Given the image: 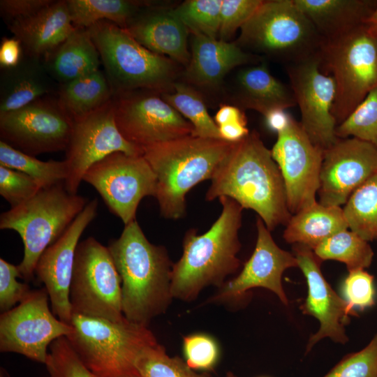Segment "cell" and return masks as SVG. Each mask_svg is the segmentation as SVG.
I'll list each match as a JSON object with an SVG mask.
<instances>
[{
	"instance_id": "6da1fadb",
	"label": "cell",
	"mask_w": 377,
	"mask_h": 377,
	"mask_svg": "<svg viewBox=\"0 0 377 377\" xmlns=\"http://www.w3.org/2000/svg\"><path fill=\"white\" fill-rule=\"evenodd\" d=\"M211 182L206 200L229 197L255 211L269 231L286 226L292 216L279 168L255 131L233 142Z\"/></svg>"
},
{
	"instance_id": "7a4b0ae2",
	"label": "cell",
	"mask_w": 377,
	"mask_h": 377,
	"mask_svg": "<svg viewBox=\"0 0 377 377\" xmlns=\"http://www.w3.org/2000/svg\"><path fill=\"white\" fill-rule=\"evenodd\" d=\"M108 248L121 281L122 311L129 321L147 326L165 313L171 294V263L163 246L151 244L136 220L125 225Z\"/></svg>"
},
{
	"instance_id": "3957f363",
	"label": "cell",
	"mask_w": 377,
	"mask_h": 377,
	"mask_svg": "<svg viewBox=\"0 0 377 377\" xmlns=\"http://www.w3.org/2000/svg\"><path fill=\"white\" fill-rule=\"evenodd\" d=\"M219 199L222 212L211 228L201 235L192 228L184 237L183 253L171 271L173 298L194 300L205 287L220 288L240 267L237 254L241 248L238 235L243 208L229 197Z\"/></svg>"
},
{
	"instance_id": "277c9868",
	"label": "cell",
	"mask_w": 377,
	"mask_h": 377,
	"mask_svg": "<svg viewBox=\"0 0 377 377\" xmlns=\"http://www.w3.org/2000/svg\"><path fill=\"white\" fill-rule=\"evenodd\" d=\"M233 142L193 135L142 147V156L156 177L161 215L179 219L185 215L186 195L198 183L211 179Z\"/></svg>"
},
{
	"instance_id": "5b68a950",
	"label": "cell",
	"mask_w": 377,
	"mask_h": 377,
	"mask_svg": "<svg viewBox=\"0 0 377 377\" xmlns=\"http://www.w3.org/2000/svg\"><path fill=\"white\" fill-rule=\"evenodd\" d=\"M66 337L84 365L97 377L140 375L135 363L147 346L158 343L147 326L73 313Z\"/></svg>"
},
{
	"instance_id": "8992f818",
	"label": "cell",
	"mask_w": 377,
	"mask_h": 377,
	"mask_svg": "<svg viewBox=\"0 0 377 377\" xmlns=\"http://www.w3.org/2000/svg\"><path fill=\"white\" fill-rule=\"evenodd\" d=\"M88 30L100 55L112 96L136 90L169 91L175 61L139 43L124 28L100 21Z\"/></svg>"
},
{
	"instance_id": "52a82bcc",
	"label": "cell",
	"mask_w": 377,
	"mask_h": 377,
	"mask_svg": "<svg viewBox=\"0 0 377 377\" xmlns=\"http://www.w3.org/2000/svg\"><path fill=\"white\" fill-rule=\"evenodd\" d=\"M87 200L70 193L64 183L42 188L21 205L0 216V229L12 230L20 236L24 256L17 265L22 279H34L41 254L54 244L82 212Z\"/></svg>"
},
{
	"instance_id": "ba28073f",
	"label": "cell",
	"mask_w": 377,
	"mask_h": 377,
	"mask_svg": "<svg viewBox=\"0 0 377 377\" xmlns=\"http://www.w3.org/2000/svg\"><path fill=\"white\" fill-rule=\"evenodd\" d=\"M240 29V45L286 66L318 54L325 41L294 0L263 1Z\"/></svg>"
},
{
	"instance_id": "9c48e42d",
	"label": "cell",
	"mask_w": 377,
	"mask_h": 377,
	"mask_svg": "<svg viewBox=\"0 0 377 377\" xmlns=\"http://www.w3.org/2000/svg\"><path fill=\"white\" fill-rule=\"evenodd\" d=\"M320 54L335 81L332 114L339 125L377 87V27L364 23L325 40Z\"/></svg>"
},
{
	"instance_id": "30bf717a",
	"label": "cell",
	"mask_w": 377,
	"mask_h": 377,
	"mask_svg": "<svg viewBox=\"0 0 377 377\" xmlns=\"http://www.w3.org/2000/svg\"><path fill=\"white\" fill-rule=\"evenodd\" d=\"M69 299L73 313L120 321L121 281L108 246L93 237L76 249Z\"/></svg>"
},
{
	"instance_id": "8fae6325",
	"label": "cell",
	"mask_w": 377,
	"mask_h": 377,
	"mask_svg": "<svg viewBox=\"0 0 377 377\" xmlns=\"http://www.w3.org/2000/svg\"><path fill=\"white\" fill-rule=\"evenodd\" d=\"M45 288L31 290L17 306L0 316V351L15 353L45 364L50 344L67 337L70 324L58 318L49 306Z\"/></svg>"
},
{
	"instance_id": "7c38bea8",
	"label": "cell",
	"mask_w": 377,
	"mask_h": 377,
	"mask_svg": "<svg viewBox=\"0 0 377 377\" xmlns=\"http://www.w3.org/2000/svg\"><path fill=\"white\" fill-rule=\"evenodd\" d=\"M83 181L100 194L110 211L126 225L136 220L141 200L155 196L156 177L142 155L112 153L91 165Z\"/></svg>"
},
{
	"instance_id": "4fadbf2b",
	"label": "cell",
	"mask_w": 377,
	"mask_h": 377,
	"mask_svg": "<svg viewBox=\"0 0 377 377\" xmlns=\"http://www.w3.org/2000/svg\"><path fill=\"white\" fill-rule=\"evenodd\" d=\"M114 152L142 155V149L120 133L111 98L98 109L73 121L64 159L68 167V177L64 183L66 189L77 194L89 168Z\"/></svg>"
},
{
	"instance_id": "5bb4252c",
	"label": "cell",
	"mask_w": 377,
	"mask_h": 377,
	"mask_svg": "<svg viewBox=\"0 0 377 377\" xmlns=\"http://www.w3.org/2000/svg\"><path fill=\"white\" fill-rule=\"evenodd\" d=\"M117 126L140 148L192 135L193 127L162 97L131 91L112 96Z\"/></svg>"
},
{
	"instance_id": "9a60e30c",
	"label": "cell",
	"mask_w": 377,
	"mask_h": 377,
	"mask_svg": "<svg viewBox=\"0 0 377 377\" xmlns=\"http://www.w3.org/2000/svg\"><path fill=\"white\" fill-rule=\"evenodd\" d=\"M320 52L286 68L301 112L300 124L311 142L325 151L339 138L332 114L336 84L332 75L322 71Z\"/></svg>"
},
{
	"instance_id": "2e32d148",
	"label": "cell",
	"mask_w": 377,
	"mask_h": 377,
	"mask_svg": "<svg viewBox=\"0 0 377 377\" xmlns=\"http://www.w3.org/2000/svg\"><path fill=\"white\" fill-rule=\"evenodd\" d=\"M73 120L58 101L39 98L0 114L1 140L30 156L66 150Z\"/></svg>"
},
{
	"instance_id": "e0dca14e",
	"label": "cell",
	"mask_w": 377,
	"mask_h": 377,
	"mask_svg": "<svg viewBox=\"0 0 377 377\" xmlns=\"http://www.w3.org/2000/svg\"><path fill=\"white\" fill-rule=\"evenodd\" d=\"M271 152L284 182L290 214L316 202L323 150L311 142L300 123L292 117L277 134Z\"/></svg>"
},
{
	"instance_id": "ac0fdd59",
	"label": "cell",
	"mask_w": 377,
	"mask_h": 377,
	"mask_svg": "<svg viewBox=\"0 0 377 377\" xmlns=\"http://www.w3.org/2000/svg\"><path fill=\"white\" fill-rule=\"evenodd\" d=\"M377 172V147L355 138H339L323 151L319 202L345 205L351 194Z\"/></svg>"
},
{
	"instance_id": "d6986e66",
	"label": "cell",
	"mask_w": 377,
	"mask_h": 377,
	"mask_svg": "<svg viewBox=\"0 0 377 377\" xmlns=\"http://www.w3.org/2000/svg\"><path fill=\"white\" fill-rule=\"evenodd\" d=\"M293 249L308 286L307 297L300 308L304 314L315 317L320 324L319 330L309 338L306 353L325 337L346 343L348 338L344 326L350 316H357V311L325 280L320 269L322 260L312 249L300 244H293Z\"/></svg>"
},
{
	"instance_id": "ffe728a7",
	"label": "cell",
	"mask_w": 377,
	"mask_h": 377,
	"mask_svg": "<svg viewBox=\"0 0 377 377\" xmlns=\"http://www.w3.org/2000/svg\"><path fill=\"white\" fill-rule=\"evenodd\" d=\"M256 227L257 241L250 258L240 273L219 288L209 302L232 303L243 298L248 290L261 287L274 293L283 304L288 305L281 277L287 269L298 267L297 260L294 254L276 245L260 217L257 219Z\"/></svg>"
},
{
	"instance_id": "44dd1931",
	"label": "cell",
	"mask_w": 377,
	"mask_h": 377,
	"mask_svg": "<svg viewBox=\"0 0 377 377\" xmlns=\"http://www.w3.org/2000/svg\"><path fill=\"white\" fill-rule=\"evenodd\" d=\"M96 198L88 202L62 235L41 254L34 274L44 284L53 313L69 324L73 315L69 299L70 286L80 238L97 214Z\"/></svg>"
},
{
	"instance_id": "7402d4cb",
	"label": "cell",
	"mask_w": 377,
	"mask_h": 377,
	"mask_svg": "<svg viewBox=\"0 0 377 377\" xmlns=\"http://www.w3.org/2000/svg\"><path fill=\"white\" fill-rule=\"evenodd\" d=\"M8 27L31 58H46L73 32L66 1H53L36 14L10 22Z\"/></svg>"
},
{
	"instance_id": "603a6c76",
	"label": "cell",
	"mask_w": 377,
	"mask_h": 377,
	"mask_svg": "<svg viewBox=\"0 0 377 377\" xmlns=\"http://www.w3.org/2000/svg\"><path fill=\"white\" fill-rule=\"evenodd\" d=\"M126 29L148 50L188 66L191 59L188 29L170 10L135 15Z\"/></svg>"
},
{
	"instance_id": "cb8c5ba5",
	"label": "cell",
	"mask_w": 377,
	"mask_h": 377,
	"mask_svg": "<svg viewBox=\"0 0 377 377\" xmlns=\"http://www.w3.org/2000/svg\"><path fill=\"white\" fill-rule=\"evenodd\" d=\"M254 59L237 43L194 35L186 76L198 85L214 87L230 71Z\"/></svg>"
},
{
	"instance_id": "d4e9b609",
	"label": "cell",
	"mask_w": 377,
	"mask_h": 377,
	"mask_svg": "<svg viewBox=\"0 0 377 377\" xmlns=\"http://www.w3.org/2000/svg\"><path fill=\"white\" fill-rule=\"evenodd\" d=\"M324 40L348 34L366 20L374 11V0H294Z\"/></svg>"
},
{
	"instance_id": "484cf974",
	"label": "cell",
	"mask_w": 377,
	"mask_h": 377,
	"mask_svg": "<svg viewBox=\"0 0 377 377\" xmlns=\"http://www.w3.org/2000/svg\"><path fill=\"white\" fill-rule=\"evenodd\" d=\"M237 82L240 104L263 116L270 110L297 105L290 87L275 78L265 62L242 69Z\"/></svg>"
},
{
	"instance_id": "4316f807",
	"label": "cell",
	"mask_w": 377,
	"mask_h": 377,
	"mask_svg": "<svg viewBox=\"0 0 377 377\" xmlns=\"http://www.w3.org/2000/svg\"><path fill=\"white\" fill-rule=\"evenodd\" d=\"M45 59L46 69L61 84L100 70L101 63L88 29L79 27Z\"/></svg>"
},
{
	"instance_id": "83f0119b",
	"label": "cell",
	"mask_w": 377,
	"mask_h": 377,
	"mask_svg": "<svg viewBox=\"0 0 377 377\" xmlns=\"http://www.w3.org/2000/svg\"><path fill=\"white\" fill-rule=\"evenodd\" d=\"M286 226L283 238L287 242L303 244L313 251L328 237L348 228L341 207L318 202L292 215Z\"/></svg>"
},
{
	"instance_id": "f1b7e54d",
	"label": "cell",
	"mask_w": 377,
	"mask_h": 377,
	"mask_svg": "<svg viewBox=\"0 0 377 377\" xmlns=\"http://www.w3.org/2000/svg\"><path fill=\"white\" fill-rule=\"evenodd\" d=\"M38 59L6 69L1 80L0 114L15 111L41 98L52 89Z\"/></svg>"
},
{
	"instance_id": "f546056e",
	"label": "cell",
	"mask_w": 377,
	"mask_h": 377,
	"mask_svg": "<svg viewBox=\"0 0 377 377\" xmlns=\"http://www.w3.org/2000/svg\"><path fill=\"white\" fill-rule=\"evenodd\" d=\"M112 97L105 75L98 70L61 84L57 101L74 121L102 107Z\"/></svg>"
},
{
	"instance_id": "4dcf8cb0",
	"label": "cell",
	"mask_w": 377,
	"mask_h": 377,
	"mask_svg": "<svg viewBox=\"0 0 377 377\" xmlns=\"http://www.w3.org/2000/svg\"><path fill=\"white\" fill-rule=\"evenodd\" d=\"M66 3L73 25L85 29L103 20L126 29L139 8V3L125 0H67Z\"/></svg>"
},
{
	"instance_id": "1f68e13d",
	"label": "cell",
	"mask_w": 377,
	"mask_h": 377,
	"mask_svg": "<svg viewBox=\"0 0 377 377\" xmlns=\"http://www.w3.org/2000/svg\"><path fill=\"white\" fill-rule=\"evenodd\" d=\"M348 228L363 239H377V172L359 186L343 208Z\"/></svg>"
},
{
	"instance_id": "d6a6232c",
	"label": "cell",
	"mask_w": 377,
	"mask_h": 377,
	"mask_svg": "<svg viewBox=\"0 0 377 377\" xmlns=\"http://www.w3.org/2000/svg\"><path fill=\"white\" fill-rule=\"evenodd\" d=\"M368 242L346 229L324 240L313 251L322 261L334 260L344 263L348 272L364 269L371 265L374 254Z\"/></svg>"
},
{
	"instance_id": "836d02e7",
	"label": "cell",
	"mask_w": 377,
	"mask_h": 377,
	"mask_svg": "<svg viewBox=\"0 0 377 377\" xmlns=\"http://www.w3.org/2000/svg\"><path fill=\"white\" fill-rule=\"evenodd\" d=\"M0 165L20 171L34 179L42 188L64 183L68 177L65 160L43 161L0 141Z\"/></svg>"
},
{
	"instance_id": "e575fe53",
	"label": "cell",
	"mask_w": 377,
	"mask_h": 377,
	"mask_svg": "<svg viewBox=\"0 0 377 377\" xmlns=\"http://www.w3.org/2000/svg\"><path fill=\"white\" fill-rule=\"evenodd\" d=\"M162 98L192 124L194 136L221 139L219 126L209 114L199 94L184 83H174Z\"/></svg>"
},
{
	"instance_id": "d590c367",
	"label": "cell",
	"mask_w": 377,
	"mask_h": 377,
	"mask_svg": "<svg viewBox=\"0 0 377 377\" xmlns=\"http://www.w3.org/2000/svg\"><path fill=\"white\" fill-rule=\"evenodd\" d=\"M223 0H188L170 10L193 35L216 38Z\"/></svg>"
},
{
	"instance_id": "8d00e7d4",
	"label": "cell",
	"mask_w": 377,
	"mask_h": 377,
	"mask_svg": "<svg viewBox=\"0 0 377 377\" xmlns=\"http://www.w3.org/2000/svg\"><path fill=\"white\" fill-rule=\"evenodd\" d=\"M135 365L142 377H209L207 374L194 371L179 357L169 356L158 343L145 348Z\"/></svg>"
},
{
	"instance_id": "74e56055",
	"label": "cell",
	"mask_w": 377,
	"mask_h": 377,
	"mask_svg": "<svg viewBox=\"0 0 377 377\" xmlns=\"http://www.w3.org/2000/svg\"><path fill=\"white\" fill-rule=\"evenodd\" d=\"M338 138H355L377 147V87L336 128Z\"/></svg>"
},
{
	"instance_id": "f35d334b",
	"label": "cell",
	"mask_w": 377,
	"mask_h": 377,
	"mask_svg": "<svg viewBox=\"0 0 377 377\" xmlns=\"http://www.w3.org/2000/svg\"><path fill=\"white\" fill-rule=\"evenodd\" d=\"M45 364L49 377H97L84 365L66 337L50 344Z\"/></svg>"
},
{
	"instance_id": "ab89813d",
	"label": "cell",
	"mask_w": 377,
	"mask_h": 377,
	"mask_svg": "<svg viewBox=\"0 0 377 377\" xmlns=\"http://www.w3.org/2000/svg\"><path fill=\"white\" fill-rule=\"evenodd\" d=\"M324 377H377V333L365 348L344 356Z\"/></svg>"
},
{
	"instance_id": "60d3db41",
	"label": "cell",
	"mask_w": 377,
	"mask_h": 377,
	"mask_svg": "<svg viewBox=\"0 0 377 377\" xmlns=\"http://www.w3.org/2000/svg\"><path fill=\"white\" fill-rule=\"evenodd\" d=\"M41 189L40 184L29 175L0 165V195L11 207L29 200Z\"/></svg>"
},
{
	"instance_id": "b9f144b4",
	"label": "cell",
	"mask_w": 377,
	"mask_h": 377,
	"mask_svg": "<svg viewBox=\"0 0 377 377\" xmlns=\"http://www.w3.org/2000/svg\"><path fill=\"white\" fill-rule=\"evenodd\" d=\"M342 283L344 300L355 310L364 311L375 304L374 277L364 269L348 272Z\"/></svg>"
},
{
	"instance_id": "7bdbcfd3",
	"label": "cell",
	"mask_w": 377,
	"mask_h": 377,
	"mask_svg": "<svg viewBox=\"0 0 377 377\" xmlns=\"http://www.w3.org/2000/svg\"><path fill=\"white\" fill-rule=\"evenodd\" d=\"M183 350L186 362L192 369H212L219 355L216 341L205 334H193L184 337Z\"/></svg>"
},
{
	"instance_id": "ee69618b",
	"label": "cell",
	"mask_w": 377,
	"mask_h": 377,
	"mask_svg": "<svg viewBox=\"0 0 377 377\" xmlns=\"http://www.w3.org/2000/svg\"><path fill=\"white\" fill-rule=\"evenodd\" d=\"M262 0H223L219 35L227 41L251 17Z\"/></svg>"
},
{
	"instance_id": "f6af8a7d",
	"label": "cell",
	"mask_w": 377,
	"mask_h": 377,
	"mask_svg": "<svg viewBox=\"0 0 377 377\" xmlns=\"http://www.w3.org/2000/svg\"><path fill=\"white\" fill-rule=\"evenodd\" d=\"M21 277L17 265L0 258V311L6 312L20 303L31 290L27 283L17 280Z\"/></svg>"
},
{
	"instance_id": "bcb514c9",
	"label": "cell",
	"mask_w": 377,
	"mask_h": 377,
	"mask_svg": "<svg viewBox=\"0 0 377 377\" xmlns=\"http://www.w3.org/2000/svg\"><path fill=\"white\" fill-rule=\"evenodd\" d=\"M52 0H1V13L10 22L30 17L45 6Z\"/></svg>"
},
{
	"instance_id": "7dc6e473",
	"label": "cell",
	"mask_w": 377,
	"mask_h": 377,
	"mask_svg": "<svg viewBox=\"0 0 377 377\" xmlns=\"http://www.w3.org/2000/svg\"><path fill=\"white\" fill-rule=\"evenodd\" d=\"M22 46L15 37L3 38L0 45V66L3 69L16 67L22 61Z\"/></svg>"
},
{
	"instance_id": "c3c4849f",
	"label": "cell",
	"mask_w": 377,
	"mask_h": 377,
	"mask_svg": "<svg viewBox=\"0 0 377 377\" xmlns=\"http://www.w3.org/2000/svg\"><path fill=\"white\" fill-rule=\"evenodd\" d=\"M264 117L268 128L277 134L287 127L292 118L284 109L270 110Z\"/></svg>"
},
{
	"instance_id": "681fc988",
	"label": "cell",
	"mask_w": 377,
	"mask_h": 377,
	"mask_svg": "<svg viewBox=\"0 0 377 377\" xmlns=\"http://www.w3.org/2000/svg\"><path fill=\"white\" fill-rule=\"evenodd\" d=\"M221 139L236 142L245 138L250 132L245 123L232 122L219 126Z\"/></svg>"
},
{
	"instance_id": "f907efd6",
	"label": "cell",
	"mask_w": 377,
	"mask_h": 377,
	"mask_svg": "<svg viewBox=\"0 0 377 377\" xmlns=\"http://www.w3.org/2000/svg\"><path fill=\"white\" fill-rule=\"evenodd\" d=\"M214 121L218 126L232 122L246 124L243 112L238 108L231 105L221 107L214 117Z\"/></svg>"
},
{
	"instance_id": "816d5d0a",
	"label": "cell",
	"mask_w": 377,
	"mask_h": 377,
	"mask_svg": "<svg viewBox=\"0 0 377 377\" xmlns=\"http://www.w3.org/2000/svg\"><path fill=\"white\" fill-rule=\"evenodd\" d=\"M365 23L377 27V5L375 7L374 11L366 20Z\"/></svg>"
},
{
	"instance_id": "f5cc1de1",
	"label": "cell",
	"mask_w": 377,
	"mask_h": 377,
	"mask_svg": "<svg viewBox=\"0 0 377 377\" xmlns=\"http://www.w3.org/2000/svg\"><path fill=\"white\" fill-rule=\"evenodd\" d=\"M7 373L3 368H1L0 377H6Z\"/></svg>"
},
{
	"instance_id": "db71d44e",
	"label": "cell",
	"mask_w": 377,
	"mask_h": 377,
	"mask_svg": "<svg viewBox=\"0 0 377 377\" xmlns=\"http://www.w3.org/2000/svg\"><path fill=\"white\" fill-rule=\"evenodd\" d=\"M226 377H237V376L232 372H228L226 375Z\"/></svg>"
},
{
	"instance_id": "11a10c76",
	"label": "cell",
	"mask_w": 377,
	"mask_h": 377,
	"mask_svg": "<svg viewBox=\"0 0 377 377\" xmlns=\"http://www.w3.org/2000/svg\"><path fill=\"white\" fill-rule=\"evenodd\" d=\"M130 377H142L141 375L135 376H130Z\"/></svg>"
}]
</instances>
